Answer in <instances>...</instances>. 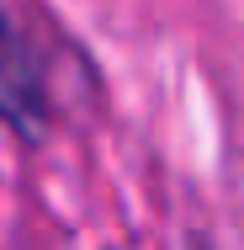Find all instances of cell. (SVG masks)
Wrapping results in <instances>:
<instances>
[{
  "instance_id": "1",
  "label": "cell",
  "mask_w": 244,
  "mask_h": 250,
  "mask_svg": "<svg viewBox=\"0 0 244 250\" xmlns=\"http://www.w3.org/2000/svg\"><path fill=\"white\" fill-rule=\"evenodd\" d=\"M0 123L27 144L48 139L53 128V96H48L43 59L32 48V38L11 21L5 5H0Z\"/></svg>"
}]
</instances>
